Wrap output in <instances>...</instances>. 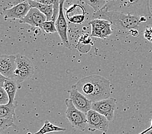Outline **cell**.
Instances as JSON below:
<instances>
[{"mask_svg": "<svg viewBox=\"0 0 152 134\" xmlns=\"http://www.w3.org/2000/svg\"><path fill=\"white\" fill-rule=\"evenodd\" d=\"M28 134H31V133H28ZM31 134H32V133H31Z\"/></svg>", "mask_w": 152, "mask_h": 134, "instance_id": "obj_29", "label": "cell"}, {"mask_svg": "<svg viewBox=\"0 0 152 134\" xmlns=\"http://www.w3.org/2000/svg\"><path fill=\"white\" fill-rule=\"evenodd\" d=\"M117 104V100L110 97L96 102L93 103L91 110H95L106 117L107 120L111 121L114 117V112Z\"/></svg>", "mask_w": 152, "mask_h": 134, "instance_id": "obj_8", "label": "cell"}, {"mask_svg": "<svg viewBox=\"0 0 152 134\" xmlns=\"http://www.w3.org/2000/svg\"><path fill=\"white\" fill-rule=\"evenodd\" d=\"M31 8H36L43 13L47 17V21H51L53 15V5H46L40 2L28 1Z\"/></svg>", "mask_w": 152, "mask_h": 134, "instance_id": "obj_15", "label": "cell"}, {"mask_svg": "<svg viewBox=\"0 0 152 134\" xmlns=\"http://www.w3.org/2000/svg\"><path fill=\"white\" fill-rule=\"evenodd\" d=\"M38 1V2H39V1H41V0H15V1H14L13 5H14H14H18V4H19V3H23V2H25V1Z\"/></svg>", "mask_w": 152, "mask_h": 134, "instance_id": "obj_23", "label": "cell"}, {"mask_svg": "<svg viewBox=\"0 0 152 134\" xmlns=\"http://www.w3.org/2000/svg\"><path fill=\"white\" fill-rule=\"evenodd\" d=\"M66 128H61L52 124L49 121H45L43 126L39 129V131L34 134H48L50 132H63L66 131Z\"/></svg>", "mask_w": 152, "mask_h": 134, "instance_id": "obj_17", "label": "cell"}, {"mask_svg": "<svg viewBox=\"0 0 152 134\" xmlns=\"http://www.w3.org/2000/svg\"><path fill=\"white\" fill-rule=\"evenodd\" d=\"M69 99L74 104V106L78 110L87 114L91 110L93 102L88 99L77 90L72 87L71 90L69 91Z\"/></svg>", "mask_w": 152, "mask_h": 134, "instance_id": "obj_10", "label": "cell"}, {"mask_svg": "<svg viewBox=\"0 0 152 134\" xmlns=\"http://www.w3.org/2000/svg\"><path fill=\"white\" fill-rule=\"evenodd\" d=\"M91 26V36L100 39L109 37L113 33L112 24L109 21L103 19H93L89 22Z\"/></svg>", "mask_w": 152, "mask_h": 134, "instance_id": "obj_5", "label": "cell"}, {"mask_svg": "<svg viewBox=\"0 0 152 134\" xmlns=\"http://www.w3.org/2000/svg\"><path fill=\"white\" fill-rule=\"evenodd\" d=\"M31 7L28 1L14 5L10 9H3V14L5 20H22L26 16Z\"/></svg>", "mask_w": 152, "mask_h": 134, "instance_id": "obj_9", "label": "cell"}, {"mask_svg": "<svg viewBox=\"0 0 152 134\" xmlns=\"http://www.w3.org/2000/svg\"><path fill=\"white\" fill-rule=\"evenodd\" d=\"M14 120H13V119L0 118V129H1V131H4V130H6L9 127H11V126L16 127L15 125L14 124Z\"/></svg>", "mask_w": 152, "mask_h": 134, "instance_id": "obj_20", "label": "cell"}, {"mask_svg": "<svg viewBox=\"0 0 152 134\" xmlns=\"http://www.w3.org/2000/svg\"><path fill=\"white\" fill-rule=\"evenodd\" d=\"M144 134H152V130H150V131H148V132L145 133Z\"/></svg>", "mask_w": 152, "mask_h": 134, "instance_id": "obj_26", "label": "cell"}, {"mask_svg": "<svg viewBox=\"0 0 152 134\" xmlns=\"http://www.w3.org/2000/svg\"><path fill=\"white\" fill-rule=\"evenodd\" d=\"M16 63L17 67L14 72V79L18 83H23L33 75L34 72L33 64L27 56L17 54Z\"/></svg>", "mask_w": 152, "mask_h": 134, "instance_id": "obj_4", "label": "cell"}, {"mask_svg": "<svg viewBox=\"0 0 152 134\" xmlns=\"http://www.w3.org/2000/svg\"><path fill=\"white\" fill-rule=\"evenodd\" d=\"M86 115L89 129L99 130L103 132H107L110 126V121L106 117L93 110H89Z\"/></svg>", "mask_w": 152, "mask_h": 134, "instance_id": "obj_7", "label": "cell"}, {"mask_svg": "<svg viewBox=\"0 0 152 134\" xmlns=\"http://www.w3.org/2000/svg\"><path fill=\"white\" fill-rule=\"evenodd\" d=\"M82 1L91 7L95 12L102 10L107 3L106 0H82Z\"/></svg>", "mask_w": 152, "mask_h": 134, "instance_id": "obj_18", "label": "cell"}, {"mask_svg": "<svg viewBox=\"0 0 152 134\" xmlns=\"http://www.w3.org/2000/svg\"><path fill=\"white\" fill-rule=\"evenodd\" d=\"M150 0H112L101 10L117 11L138 16H150Z\"/></svg>", "mask_w": 152, "mask_h": 134, "instance_id": "obj_2", "label": "cell"}, {"mask_svg": "<svg viewBox=\"0 0 152 134\" xmlns=\"http://www.w3.org/2000/svg\"><path fill=\"white\" fill-rule=\"evenodd\" d=\"M106 1L107 2H109V1H112V0H106Z\"/></svg>", "mask_w": 152, "mask_h": 134, "instance_id": "obj_27", "label": "cell"}, {"mask_svg": "<svg viewBox=\"0 0 152 134\" xmlns=\"http://www.w3.org/2000/svg\"><path fill=\"white\" fill-rule=\"evenodd\" d=\"M65 102L67 106L66 118L71 123L72 127L79 131H84L88 125L86 114L78 110L69 98L66 99Z\"/></svg>", "mask_w": 152, "mask_h": 134, "instance_id": "obj_3", "label": "cell"}, {"mask_svg": "<svg viewBox=\"0 0 152 134\" xmlns=\"http://www.w3.org/2000/svg\"><path fill=\"white\" fill-rule=\"evenodd\" d=\"M93 19H103L109 21L117 30L122 34H129L133 30L139 32L152 27V16H138L117 11L100 10L95 12Z\"/></svg>", "mask_w": 152, "mask_h": 134, "instance_id": "obj_1", "label": "cell"}, {"mask_svg": "<svg viewBox=\"0 0 152 134\" xmlns=\"http://www.w3.org/2000/svg\"><path fill=\"white\" fill-rule=\"evenodd\" d=\"M67 19L75 24H82L86 20V12L84 7L78 4H74L66 9Z\"/></svg>", "mask_w": 152, "mask_h": 134, "instance_id": "obj_13", "label": "cell"}, {"mask_svg": "<svg viewBox=\"0 0 152 134\" xmlns=\"http://www.w3.org/2000/svg\"><path fill=\"white\" fill-rule=\"evenodd\" d=\"M9 97L5 89L0 86V105H5L9 103Z\"/></svg>", "mask_w": 152, "mask_h": 134, "instance_id": "obj_21", "label": "cell"}, {"mask_svg": "<svg viewBox=\"0 0 152 134\" xmlns=\"http://www.w3.org/2000/svg\"><path fill=\"white\" fill-rule=\"evenodd\" d=\"M46 21L47 17L44 14L37 9L31 8L26 16L20 20V23L42 28V24Z\"/></svg>", "mask_w": 152, "mask_h": 134, "instance_id": "obj_12", "label": "cell"}, {"mask_svg": "<svg viewBox=\"0 0 152 134\" xmlns=\"http://www.w3.org/2000/svg\"><path fill=\"white\" fill-rule=\"evenodd\" d=\"M73 1H79V0H73Z\"/></svg>", "mask_w": 152, "mask_h": 134, "instance_id": "obj_28", "label": "cell"}, {"mask_svg": "<svg viewBox=\"0 0 152 134\" xmlns=\"http://www.w3.org/2000/svg\"><path fill=\"white\" fill-rule=\"evenodd\" d=\"M7 78L5 77V76H3V75H0V86H2L3 85V83H4L5 79Z\"/></svg>", "mask_w": 152, "mask_h": 134, "instance_id": "obj_25", "label": "cell"}, {"mask_svg": "<svg viewBox=\"0 0 152 134\" xmlns=\"http://www.w3.org/2000/svg\"><path fill=\"white\" fill-rule=\"evenodd\" d=\"M16 67V55H2L0 57V74L3 76L14 79Z\"/></svg>", "mask_w": 152, "mask_h": 134, "instance_id": "obj_11", "label": "cell"}, {"mask_svg": "<svg viewBox=\"0 0 152 134\" xmlns=\"http://www.w3.org/2000/svg\"><path fill=\"white\" fill-rule=\"evenodd\" d=\"M150 130H152V118L151 119V121H150V127H149V128H147V129H146V130H144V131H142V132L139 133V134H144V133H145L148 132V131H150Z\"/></svg>", "mask_w": 152, "mask_h": 134, "instance_id": "obj_24", "label": "cell"}, {"mask_svg": "<svg viewBox=\"0 0 152 134\" xmlns=\"http://www.w3.org/2000/svg\"><path fill=\"white\" fill-rule=\"evenodd\" d=\"M16 108V104L15 103L0 105V118L10 119L15 121Z\"/></svg>", "mask_w": 152, "mask_h": 134, "instance_id": "obj_16", "label": "cell"}, {"mask_svg": "<svg viewBox=\"0 0 152 134\" xmlns=\"http://www.w3.org/2000/svg\"><path fill=\"white\" fill-rule=\"evenodd\" d=\"M54 1H55V0H41L39 2L43 5H53L54 4Z\"/></svg>", "mask_w": 152, "mask_h": 134, "instance_id": "obj_22", "label": "cell"}, {"mask_svg": "<svg viewBox=\"0 0 152 134\" xmlns=\"http://www.w3.org/2000/svg\"><path fill=\"white\" fill-rule=\"evenodd\" d=\"M5 89L6 92L8 93L9 97V103H15V96L18 88V83L14 79L6 78L3 83V85L1 86Z\"/></svg>", "mask_w": 152, "mask_h": 134, "instance_id": "obj_14", "label": "cell"}, {"mask_svg": "<svg viewBox=\"0 0 152 134\" xmlns=\"http://www.w3.org/2000/svg\"><path fill=\"white\" fill-rule=\"evenodd\" d=\"M65 1H66V0H60V1L59 13L56 21V27L58 34L64 45L66 48L70 49L71 45L67 36L68 25L64 12V5Z\"/></svg>", "mask_w": 152, "mask_h": 134, "instance_id": "obj_6", "label": "cell"}, {"mask_svg": "<svg viewBox=\"0 0 152 134\" xmlns=\"http://www.w3.org/2000/svg\"><path fill=\"white\" fill-rule=\"evenodd\" d=\"M42 29L48 34H53L57 32L56 27V21H46L42 25Z\"/></svg>", "mask_w": 152, "mask_h": 134, "instance_id": "obj_19", "label": "cell"}]
</instances>
